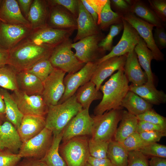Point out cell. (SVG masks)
Returning <instances> with one entry per match:
<instances>
[{
  "label": "cell",
  "mask_w": 166,
  "mask_h": 166,
  "mask_svg": "<svg viewBox=\"0 0 166 166\" xmlns=\"http://www.w3.org/2000/svg\"><path fill=\"white\" fill-rule=\"evenodd\" d=\"M128 82L123 69L118 70L101 85L99 90L102 93V98L94 109L95 115H101L112 109H122L121 102L129 90Z\"/></svg>",
  "instance_id": "obj_1"
},
{
  "label": "cell",
  "mask_w": 166,
  "mask_h": 166,
  "mask_svg": "<svg viewBox=\"0 0 166 166\" xmlns=\"http://www.w3.org/2000/svg\"><path fill=\"white\" fill-rule=\"evenodd\" d=\"M54 48L36 45L25 38L9 51L8 65L18 72L26 70L41 60L49 59Z\"/></svg>",
  "instance_id": "obj_2"
},
{
  "label": "cell",
  "mask_w": 166,
  "mask_h": 166,
  "mask_svg": "<svg viewBox=\"0 0 166 166\" xmlns=\"http://www.w3.org/2000/svg\"><path fill=\"white\" fill-rule=\"evenodd\" d=\"M75 94L64 102L48 106L45 127L53 135L60 133L70 120L82 109Z\"/></svg>",
  "instance_id": "obj_3"
},
{
  "label": "cell",
  "mask_w": 166,
  "mask_h": 166,
  "mask_svg": "<svg viewBox=\"0 0 166 166\" xmlns=\"http://www.w3.org/2000/svg\"><path fill=\"white\" fill-rule=\"evenodd\" d=\"M87 136L73 137L60 145L59 153L67 166H85L90 156Z\"/></svg>",
  "instance_id": "obj_4"
},
{
  "label": "cell",
  "mask_w": 166,
  "mask_h": 166,
  "mask_svg": "<svg viewBox=\"0 0 166 166\" xmlns=\"http://www.w3.org/2000/svg\"><path fill=\"white\" fill-rule=\"evenodd\" d=\"M72 41L70 38L55 47L49 59L54 68L68 74L75 73L85 65L80 61L72 50Z\"/></svg>",
  "instance_id": "obj_5"
},
{
  "label": "cell",
  "mask_w": 166,
  "mask_h": 166,
  "mask_svg": "<svg viewBox=\"0 0 166 166\" xmlns=\"http://www.w3.org/2000/svg\"><path fill=\"white\" fill-rule=\"evenodd\" d=\"M122 110L112 109L92 117L93 123L91 138L107 142L112 140L121 120Z\"/></svg>",
  "instance_id": "obj_6"
},
{
  "label": "cell",
  "mask_w": 166,
  "mask_h": 166,
  "mask_svg": "<svg viewBox=\"0 0 166 166\" xmlns=\"http://www.w3.org/2000/svg\"><path fill=\"white\" fill-rule=\"evenodd\" d=\"M53 139L52 131L45 127L37 135L23 142L18 153L22 158H32L41 160L49 149Z\"/></svg>",
  "instance_id": "obj_7"
},
{
  "label": "cell",
  "mask_w": 166,
  "mask_h": 166,
  "mask_svg": "<svg viewBox=\"0 0 166 166\" xmlns=\"http://www.w3.org/2000/svg\"><path fill=\"white\" fill-rule=\"evenodd\" d=\"M104 38V35L101 32L73 43L72 47L75 50V55L84 63L95 62L104 56L105 52L98 46L99 43Z\"/></svg>",
  "instance_id": "obj_8"
},
{
  "label": "cell",
  "mask_w": 166,
  "mask_h": 166,
  "mask_svg": "<svg viewBox=\"0 0 166 166\" xmlns=\"http://www.w3.org/2000/svg\"><path fill=\"white\" fill-rule=\"evenodd\" d=\"M65 73L54 68L52 72L43 82L42 95L48 106L57 105L64 94L65 87L63 80Z\"/></svg>",
  "instance_id": "obj_9"
},
{
  "label": "cell",
  "mask_w": 166,
  "mask_h": 166,
  "mask_svg": "<svg viewBox=\"0 0 166 166\" xmlns=\"http://www.w3.org/2000/svg\"><path fill=\"white\" fill-rule=\"evenodd\" d=\"M74 30L47 26L33 30L26 38L36 45L54 48L70 38Z\"/></svg>",
  "instance_id": "obj_10"
},
{
  "label": "cell",
  "mask_w": 166,
  "mask_h": 166,
  "mask_svg": "<svg viewBox=\"0 0 166 166\" xmlns=\"http://www.w3.org/2000/svg\"><path fill=\"white\" fill-rule=\"evenodd\" d=\"M93 123L89 109H82L70 120L63 130L61 140L65 142L77 136H91Z\"/></svg>",
  "instance_id": "obj_11"
},
{
  "label": "cell",
  "mask_w": 166,
  "mask_h": 166,
  "mask_svg": "<svg viewBox=\"0 0 166 166\" xmlns=\"http://www.w3.org/2000/svg\"><path fill=\"white\" fill-rule=\"evenodd\" d=\"M122 18L134 28L143 39L152 52L154 59L158 61L164 60V55L157 46L154 40L152 30L155 26L130 12L123 15Z\"/></svg>",
  "instance_id": "obj_12"
},
{
  "label": "cell",
  "mask_w": 166,
  "mask_h": 166,
  "mask_svg": "<svg viewBox=\"0 0 166 166\" xmlns=\"http://www.w3.org/2000/svg\"><path fill=\"white\" fill-rule=\"evenodd\" d=\"M97 65L95 62H88L78 71L68 74L64 77L65 92L57 104L64 102L73 96L80 87L90 81Z\"/></svg>",
  "instance_id": "obj_13"
},
{
  "label": "cell",
  "mask_w": 166,
  "mask_h": 166,
  "mask_svg": "<svg viewBox=\"0 0 166 166\" xmlns=\"http://www.w3.org/2000/svg\"><path fill=\"white\" fill-rule=\"evenodd\" d=\"M11 95L24 115H31L45 117L48 106L42 95H29L18 89L13 91Z\"/></svg>",
  "instance_id": "obj_14"
},
{
  "label": "cell",
  "mask_w": 166,
  "mask_h": 166,
  "mask_svg": "<svg viewBox=\"0 0 166 166\" xmlns=\"http://www.w3.org/2000/svg\"><path fill=\"white\" fill-rule=\"evenodd\" d=\"M123 32L118 43L113 47L110 53L97 60V64L111 57H119L127 54L133 50L140 37L136 30L122 18Z\"/></svg>",
  "instance_id": "obj_15"
},
{
  "label": "cell",
  "mask_w": 166,
  "mask_h": 166,
  "mask_svg": "<svg viewBox=\"0 0 166 166\" xmlns=\"http://www.w3.org/2000/svg\"><path fill=\"white\" fill-rule=\"evenodd\" d=\"M32 31L23 25L7 24L0 21V48L9 51Z\"/></svg>",
  "instance_id": "obj_16"
},
{
  "label": "cell",
  "mask_w": 166,
  "mask_h": 166,
  "mask_svg": "<svg viewBox=\"0 0 166 166\" xmlns=\"http://www.w3.org/2000/svg\"><path fill=\"white\" fill-rule=\"evenodd\" d=\"M127 54L111 57L97 64L90 80L97 90H99L103 81L115 71L124 69Z\"/></svg>",
  "instance_id": "obj_17"
},
{
  "label": "cell",
  "mask_w": 166,
  "mask_h": 166,
  "mask_svg": "<svg viewBox=\"0 0 166 166\" xmlns=\"http://www.w3.org/2000/svg\"><path fill=\"white\" fill-rule=\"evenodd\" d=\"M50 6L47 27L63 30L77 29V18L69 11L61 6Z\"/></svg>",
  "instance_id": "obj_18"
},
{
  "label": "cell",
  "mask_w": 166,
  "mask_h": 166,
  "mask_svg": "<svg viewBox=\"0 0 166 166\" xmlns=\"http://www.w3.org/2000/svg\"><path fill=\"white\" fill-rule=\"evenodd\" d=\"M77 34L74 42L85 37L101 33L99 26L86 10L81 0H79V10L77 19Z\"/></svg>",
  "instance_id": "obj_19"
},
{
  "label": "cell",
  "mask_w": 166,
  "mask_h": 166,
  "mask_svg": "<svg viewBox=\"0 0 166 166\" xmlns=\"http://www.w3.org/2000/svg\"><path fill=\"white\" fill-rule=\"evenodd\" d=\"M0 21L7 24L22 25L31 29L30 23L22 14L16 0H2Z\"/></svg>",
  "instance_id": "obj_20"
},
{
  "label": "cell",
  "mask_w": 166,
  "mask_h": 166,
  "mask_svg": "<svg viewBox=\"0 0 166 166\" xmlns=\"http://www.w3.org/2000/svg\"><path fill=\"white\" fill-rule=\"evenodd\" d=\"M22 143L17 130L10 122L0 123V150L18 153Z\"/></svg>",
  "instance_id": "obj_21"
},
{
  "label": "cell",
  "mask_w": 166,
  "mask_h": 166,
  "mask_svg": "<svg viewBox=\"0 0 166 166\" xmlns=\"http://www.w3.org/2000/svg\"><path fill=\"white\" fill-rule=\"evenodd\" d=\"M50 8L48 0H33L27 18L32 30L47 26Z\"/></svg>",
  "instance_id": "obj_22"
},
{
  "label": "cell",
  "mask_w": 166,
  "mask_h": 166,
  "mask_svg": "<svg viewBox=\"0 0 166 166\" xmlns=\"http://www.w3.org/2000/svg\"><path fill=\"white\" fill-rule=\"evenodd\" d=\"M45 117L24 115L17 129L22 142H25L40 133L45 127Z\"/></svg>",
  "instance_id": "obj_23"
},
{
  "label": "cell",
  "mask_w": 166,
  "mask_h": 166,
  "mask_svg": "<svg viewBox=\"0 0 166 166\" xmlns=\"http://www.w3.org/2000/svg\"><path fill=\"white\" fill-rule=\"evenodd\" d=\"M124 71L128 81L132 85L139 86L147 83V75L141 68L134 50L127 54Z\"/></svg>",
  "instance_id": "obj_24"
},
{
  "label": "cell",
  "mask_w": 166,
  "mask_h": 166,
  "mask_svg": "<svg viewBox=\"0 0 166 166\" xmlns=\"http://www.w3.org/2000/svg\"><path fill=\"white\" fill-rule=\"evenodd\" d=\"M18 89L29 95H42V82L36 76L26 71L18 72Z\"/></svg>",
  "instance_id": "obj_25"
},
{
  "label": "cell",
  "mask_w": 166,
  "mask_h": 166,
  "mask_svg": "<svg viewBox=\"0 0 166 166\" xmlns=\"http://www.w3.org/2000/svg\"><path fill=\"white\" fill-rule=\"evenodd\" d=\"M139 62L144 71L147 77V82L145 84L148 86L155 87L153 74L151 69V62L154 59L153 55L141 37L134 48Z\"/></svg>",
  "instance_id": "obj_26"
},
{
  "label": "cell",
  "mask_w": 166,
  "mask_h": 166,
  "mask_svg": "<svg viewBox=\"0 0 166 166\" xmlns=\"http://www.w3.org/2000/svg\"><path fill=\"white\" fill-rule=\"evenodd\" d=\"M129 90L131 91L152 105H159L166 102V94L162 90H159L155 87L146 84L129 86Z\"/></svg>",
  "instance_id": "obj_27"
},
{
  "label": "cell",
  "mask_w": 166,
  "mask_h": 166,
  "mask_svg": "<svg viewBox=\"0 0 166 166\" xmlns=\"http://www.w3.org/2000/svg\"><path fill=\"white\" fill-rule=\"evenodd\" d=\"M114 138L115 141L122 143L129 136L136 131L138 120L136 116L122 110L121 118Z\"/></svg>",
  "instance_id": "obj_28"
},
{
  "label": "cell",
  "mask_w": 166,
  "mask_h": 166,
  "mask_svg": "<svg viewBox=\"0 0 166 166\" xmlns=\"http://www.w3.org/2000/svg\"><path fill=\"white\" fill-rule=\"evenodd\" d=\"M153 105L147 102L134 92L129 90L122 100L121 107L135 116L141 114L152 109Z\"/></svg>",
  "instance_id": "obj_29"
},
{
  "label": "cell",
  "mask_w": 166,
  "mask_h": 166,
  "mask_svg": "<svg viewBox=\"0 0 166 166\" xmlns=\"http://www.w3.org/2000/svg\"><path fill=\"white\" fill-rule=\"evenodd\" d=\"M5 105V117L17 130L19 127L24 115L19 110L18 105L7 90L0 88Z\"/></svg>",
  "instance_id": "obj_30"
},
{
  "label": "cell",
  "mask_w": 166,
  "mask_h": 166,
  "mask_svg": "<svg viewBox=\"0 0 166 166\" xmlns=\"http://www.w3.org/2000/svg\"><path fill=\"white\" fill-rule=\"evenodd\" d=\"M75 95L83 109H89L93 101L101 99L103 96L102 93L97 90L95 85L91 81L80 87Z\"/></svg>",
  "instance_id": "obj_31"
},
{
  "label": "cell",
  "mask_w": 166,
  "mask_h": 166,
  "mask_svg": "<svg viewBox=\"0 0 166 166\" xmlns=\"http://www.w3.org/2000/svg\"><path fill=\"white\" fill-rule=\"evenodd\" d=\"M130 12L155 27L163 26L162 22L157 16L151 7L143 1L132 0Z\"/></svg>",
  "instance_id": "obj_32"
},
{
  "label": "cell",
  "mask_w": 166,
  "mask_h": 166,
  "mask_svg": "<svg viewBox=\"0 0 166 166\" xmlns=\"http://www.w3.org/2000/svg\"><path fill=\"white\" fill-rule=\"evenodd\" d=\"M128 153L121 143L114 140L109 141L107 158L114 166H127Z\"/></svg>",
  "instance_id": "obj_33"
},
{
  "label": "cell",
  "mask_w": 166,
  "mask_h": 166,
  "mask_svg": "<svg viewBox=\"0 0 166 166\" xmlns=\"http://www.w3.org/2000/svg\"><path fill=\"white\" fill-rule=\"evenodd\" d=\"M62 131L58 134L53 135L51 147L44 157L41 159L46 166H67L59 151L62 138Z\"/></svg>",
  "instance_id": "obj_34"
},
{
  "label": "cell",
  "mask_w": 166,
  "mask_h": 166,
  "mask_svg": "<svg viewBox=\"0 0 166 166\" xmlns=\"http://www.w3.org/2000/svg\"><path fill=\"white\" fill-rule=\"evenodd\" d=\"M122 16L112 10L110 0H108L101 13L100 29L106 30L112 25L122 23Z\"/></svg>",
  "instance_id": "obj_35"
},
{
  "label": "cell",
  "mask_w": 166,
  "mask_h": 166,
  "mask_svg": "<svg viewBox=\"0 0 166 166\" xmlns=\"http://www.w3.org/2000/svg\"><path fill=\"white\" fill-rule=\"evenodd\" d=\"M18 72L9 65L0 68V87L6 90H18L17 83Z\"/></svg>",
  "instance_id": "obj_36"
},
{
  "label": "cell",
  "mask_w": 166,
  "mask_h": 166,
  "mask_svg": "<svg viewBox=\"0 0 166 166\" xmlns=\"http://www.w3.org/2000/svg\"><path fill=\"white\" fill-rule=\"evenodd\" d=\"M54 69V68L49 59H44L37 62L25 71L34 74L43 82Z\"/></svg>",
  "instance_id": "obj_37"
},
{
  "label": "cell",
  "mask_w": 166,
  "mask_h": 166,
  "mask_svg": "<svg viewBox=\"0 0 166 166\" xmlns=\"http://www.w3.org/2000/svg\"><path fill=\"white\" fill-rule=\"evenodd\" d=\"M109 142L89 138L88 147L90 156L97 158H107Z\"/></svg>",
  "instance_id": "obj_38"
},
{
  "label": "cell",
  "mask_w": 166,
  "mask_h": 166,
  "mask_svg": "<svg viewBox=\"0 0 166 166\" xmlns=\"http://www.w3.org/2000/svg\"><path fill=\"white\" fill-rule=\"evenodd\" d=\"M122 23L115 24L110 27L109 32L99 43V47L104 51H111L113 47L114 38L117 36L123 29Z\"/></svg>",
  "instance_id": "obj_39"
},
{
  "label": "cell",
  "mask_w": 166,
  "mask_h": 166,
  "mask_svg": "<svg viewBox=\"0 0 166 166\" xmlns=\"http://www.w3.org/2000/svg\"><path fill=\"white\" fill-rule=\"evenodd\" d=\"M148 157L157 156L166 158V146L156 143L147 144L139 150Z\"/></svg>",
  "instance_id": "obj_40"
},
{
  "label": "cell",
  "mask_w": 166,
  "mask_h": 166,
  "mask_svg": "<svg viewBox=\"0 0 166 166\" xmlns=\"http://www.w3.org/2000/svg\"><path fill=\"white\" fill-rule=\"evenodd\" d=\"M138 121H144L166 128V118L157 113L152 108L137 116Z\"/></svg>",
  "instance_id": "obj_41"
},
{
  "label": "cell",
  "mask_w": 166,
  "mask_h": 166,
  "mask_svg": "<svg viewBox=\"0 0 166 166\" xmlns=\"http://www.w3.org/2000/svg\"><path fill=\"white\" fill-rule=\"evenodd\" d=\"M121 143L128 152L139 151L147 144L143 142L139 134L136 132L128 136Z\"/></svg>",
  "instance_id": "obj_42"
},
{
  "label": "cell",
  "mask_w": 166,
  "mask_h": 166,
  "mask_svg": "<svg viewBox=\"0 0 166 166\" xmlns=\"http://www.w3.org/2000/svg\"><path fill=\"white\" fill-rule=\"evenodd\" d=\"M22 158L18 153L0 150V166H17Z\"/></svg>",
  "instance_id": "obj_43"
},
{
  "label": "cell",
  "mask_w": 166,
  "mask_h": 166,
  "mask_svg": "<svg viewBox=\"0 0 166 166\" xmlns=\"http://www.w3.org/2000/svg\"><path fill=\"white\" fill-rule=\"evenodd\" d=\"M148 157L139 151L128 152L127 166H149Z\"/></svg>",
  "instance_id": "obj_44"
},
{
  "label": "cell",
  "mask_w": 166,
  "mask_h": 166,
  "mask_svg": "<svg viewBox=\"0 0 166 166\" xmlns=\"http://www.w3.org/2000/svg\"><path fill=\"white\" fill-rule=\"evenodd\" d=\"M50 5L61 6L77 18L78 14L79 0H48Z\"/></svg>",
  "instance_id": "obj_45"
},
{
  "label": "cell",
  "mask_w": 166,
  "mask_h": 166,
  "mask_svg": "<svg viewBox=\"0 0 166 166\" xmlns=\"http://www.w3.org/2000/svg\"><path fill=\"white\" fill-rule=\"evenodd\" d=\"M150 6L163 22L166 21V0H149Z\"/></svg>",
  "instance_id": "obj_46"
},
{
  "label": "cell",
  "mask_w": 166,
  "mask_h": 166,
  "mask_svg": "<svg viewBox=\"0 0 166 166\" xmlns=\"http://www.w3.org/2000/svg\"><path fill=\"white\" fill-rule=\"evenodd\" d=\"M140 136L146 144L156 143L166 136V131H150L139 133Z\"/></svg>",
  "instance_id": "obj_47"
},
{
  "label": "cell",
  "mask_w": 166,
  "mask_h": 166,
  "mask_svg": "<svg viewBox=\"0 0 166 166\" xmlns=\"http://www.w3.org/2000/svg\"><path fill=\"white\" fill-rule=\"evenodd\" d=\"M156 27L153 38L156 45L160 50L166 47V33L163 26Z\"/></svg>",
  "instance_id": "obj_48"
},
{
  "label": "cell",
  "mask_w": 166,
  "mask_h": 166,
  "mask_svg": "<svg viewBox=\"0 0 166 166\" xmlns=\"http://www.w3.org/2000/svg\"><path fill=\"white\" fill-rule=\"evenodd\" d=\"M150 131H166V128L148 122L138 121L137 132L139 133Z\"/></svg>",
  "instance_id": "obj_49"
},
{
  "label": "cell",
  "mask_w": 166,
  "mask_h": 166,
  "mask_svg": "<svg viewBox=\"0 0 166 166\" xmlns=\"http://www.w3.org/2000/svg\"><path fill=\"white\" fill-rule=\"evenodd\" d=\"M87 2L92 8L98 15V21L97 25L100 23L101 12L108 0H85Z\"/></svg>",
  "instance_id": "obj_50"
},
{
  "label": "cell",
  "mask_w": 166,
  "mask_h": 166,
  "mask_svg": "<svg viewBox=\"0 0 166 166\" xmlns=\"http://www.w3.org/2000/svg\"><path fill=\"white\" fill-rule=\"evenodd\" d=\"M110 1L118 10L119 12L118 13L123 16L130 12L131 6L125 0H112Z\"/></svg>",
  "instance_id": "obj_51"
},
{
  "label": "cell",
  "mask_w": 166,
  "mask_h": 166,
  "mask_svg": "<svg viewBox=\"0 0 166 166\" xmlns=\"http://www.w3.org/2000/svg\"><path fill=\"white\" fill-rule=\"evenodd\" d=\"M23 158L20 161L17 166H46L41 160L32 158Z\"/></svg>",
  "instance_id": "obj_52"
},
{
  "label": "cell",
  "mask_w": 166,
  "mask_h": 166,
  "mask_svg": "<svg viewBox=\"0 0 166 166\" xmlns=\"http://www.w3.org/2000/svg\"><path fill=\"white\" fill-rule=\"evenodd\" d=\"M87 162L92 166H114L108 158H97L90 156Z\"/></svg>",
  "instance_id": "obj_53"
},
{
  "label": "cell",
  "mask_w": 166,
  "mask_h": 166,
  "mask_svg": "<svg viewBox=\"0 0 166 166\" xmlns=\"http://www.w3.org/2000/svg\"><path fill=\"white\" fill-rule=\"evenodd\" d=\"M20 9L24 15L27 19L33 0H17Z\"/></svg>",
  "instance_id": "obj_54"
},
{
  "label": "cell",
  "mask_w": 166,
  "mask_h": 166,
  "mask_svg": "<svg viewBox=\"0 0 166 166\" xmlns=\"http://www.w3.org/2000/svg\"><path fill=\"white\" fill-rule=\"evenodd\" d=\"M149 165L150 166H166V158L153 156L148 161Z\"/></svg>",
  "instance_id": "obj_55"
},
{
  "label": "cell",
  "mask_w": 166,
  "mask_h": 166,
  "mask_svg": "<svg viewBox=\"0 0 166 166\" xmlns=\"http://www.w3.org/2000/svg\"><path fill=\"white\" fill-rule=\"evenodd\" d=\"M9 51L0 48V68L8 64Z\"/></svg>",
  "instance_id": "obj_56"
},
{
  "label": "cell",
  "mask_w": 166,
  "mask_h": 166,
  "mask_svg": "<svg viewBox=\"0 0 166 166\" xmlns=\"http://www.w3.org/2000/svg\"><path fill=\"white\" fill-rule=\"evenodd\" d=\"M81 1L85 9L91 15L95 22L97 25L98 21V17L97 13L92 8L87 2L85 0H81Z\"/></svg>",
  "instance_id": "obj_57"
},
{
  "label": "cell",
  "mask_w": 166,
  "mask_h": 166,
  "mask_svg": "<svg viewBox=\"0 0 166 166\" xmlns=\"http://www.w3.org/2000/svg\"><path fill=\"white\" fill-rule=\"evenodd\" d=\"M5 117V105L2 96L0 92V119Z\"/></svg>",
  "instance_id": "obj_58"
},
{
  "label": "cell",
  "mask_w": 166,
  "mask_h": 166,
  "mask_svg": "<svg viewBox=\"0 0 166 166\" xmlns=\"http://www.w3.org/2000/svg\"><path fill=\"white\" fill-rule=\"evenodd\" d=\"M85 166H92L90 164H89L88 162L86 163Z\"/></svg>",
  "instance_id": "obj_59"
},
{
  "label": "cell",
  "mask_w": 166,
  "mask_h": 166,
  "mask_svg": "<svg viewBox=\"0 0 166 166\" xmlns=\"http://www.w3.org/2000/svg\"><path fill=\"white\" fill-rule=\"evenodd\" d=\"M2 0H0V9L1 7Z\"/></svg>",
  "instance_id": "obj_60"
},
{
  "label": "cell",
  "mask_w": 166,
  "mask_h": 166,
  "mask_svg": "<svg viewBox=\"0 0 166 166\" xmlns=\"http://www.w3.org/2000/svg\"></svg>",
  "instance_id": "obj_61"
}]
</instances>
